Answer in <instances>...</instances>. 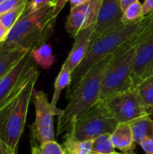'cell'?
I'll use <instances>...</instances> for the list:
<instances>
[{
  "label": "cell",
  "instance_id": "cell-1",
  "mask_svg": "<svg viewBox=\"0 0 153 154\" xmlns=\"http://www.w3.org/2000/svg\"><path fill=\"white\" fill-rule=\"evenodd\" d=\"M115 53L96 64L83 78L71 95L67 97L69 103L58 116L57 134L69 133L74 122L98 100L104 76L114 59Z\"/></svg>",
  "mask_w": 153,
  "mask_h": 154
},
{
  "label": "cell",
  "instance_id": "cell-2",
  "mask_svg": "<svg viewBox=\"0 0 153 154\" xmlns=\"http://www.w3.org/2000/svg\"><path fill=\"white\" fill-rule=\"evenodd\" d=\"M149 19L150 14L145 16L144 19L138 23L122 24L96 40L91 39L90 46L85 59L72 73L71 84L67 89L66 98L71 95L83 78L96 64L115 53L123 44L133 38L148 23Z\"/></svg>",
  "mask_w": 153,
  "mask_h": 154
},
{
  "label": "cell",
  "instance_id": "cell-3",
  "mask_svg": "<svg viewBox=\"0 0 153 154\" xmlns=\"http://www.w3.org/2000/svg\"><path fill=\"white\" fill-rule=\"evenodd\" d=\"M53 11L54 3L51 0L40 10L24 14L9 31L4 42L27 51H32L46 43L51 37L56 23L57 17L54 16Z\"/></svg>",
  "mask_w": 153,
  "mask_h": 154
},
{
  "label": "cell",
  "instance_id": "cell-4",
  "mask_svg": "<svg viewBox=\"0 0 153 154\" xmlns=\"http://www.w3.org/2000/svg\"><path fill=\"white\" fill-rule=\"evenodd\" d=\"M38 77L37 70L22 90L0 108V138L12 154H17L18 143L25 127L27 113Z\"/></svg>",
  "mask_w": 153,
  "mask_h": 154
},
{
  "label": "cell",
  "instance_id": "cell-5",
  "mask_svg": "<svg viewBox=\"0 0 153 154\" xmlns=\"http://www.w3.org/2000/svg\"><path fill=\"white\" fill-rule=\"evenodd\" d=\"M118 124L104 102L98 100L74 122L66 137L78 141L95 140L105 134H112Z\"/></svg>",
  "mask_w": 153,
  "mask_h": 154
},
{
  "label": "cell",
  "instance_id": "cell-6",
  "mask_svg": "<svg viewBox=\"0 0 153 154\" xmlns=\"http://www.w3.org/2000/svg\"><path fill=\"white\" fill-rule=\"evenodd\" d=\"M33 103L35 107V120L30 125L32 142L39 146L46 142L54 141V116H59L62 109L54 108L49 102L46 93L41 90L33 91Z\"/></svg>",
  "mask_w": 153,
  "mask_h": 154
},
{
  "label": "cell",
  "instance_id": "cell-7",
  "mask_svg": "<svg viewBox=\"0 0 153 154\" xmlns=\"http://www.w3.org/2000/svg\"><path fill=\"white\" fill-rule=\"evenodd\" d=\"M102 101L119 124H129L135 119L151 115L150 109L146 108L139 99L136 88L114 94Z\"/></svg>",
  "mask_w": 153,
  "mask_h": 154
},
{
  "label": "cell",
  "instance_id": "cell-8",
  "mask_svg": "<svg viewBox=\"0 0 153 154\" xmlns=\"http://www.w3.org/2000/svg\"><path fill=\"white\" fill-rule=\"evenodd\" d=\"M37 70L32 51H29L0 79V108L22 90Z\"/></svg>",
  "mask_w": 153,
  "mask_h": 154
},
{
  "label": "cell",
  "instance_id": "cell-9",
  "mask_svg": "<svg viewBox=\"0 0 153 154\" xmlns=\"http://www.w3.org/2000/svg\"><path fill=\"white\" fill-rule=\"evenodd\" d=\"M102 0H91L84 5L70 8L66 21V30L73 38L82 30L95 26Z\"/></svg>",
  "mask_w": 153,
  "mask_h": 154
},
{
  "label": "cell",
  "instance_id": "cell-10",
  "mask_svg": "<svg viewBox=\"0 0 153 154\" xmlns=\"http://www.w3.org/2000/svg\"><path fill=\"white\" fill-rule=\"evenodd\" d=\"M123 15L120 0H102L91 39L96 40L124 24Z\"/></svg>",
  "mask_w": 153,
  "mask_h": 154
},
{
  "label": "cell",
  "instance_id": "cell-11",
  "mask_svg": "<svg viewBox=\"0 0 153 154\" xmlns=\"http://www.w3.org/2000/svg\"><path fill=\"white\" fill-rule=\"evenodd\" d=\"M153 76V32L138 46L132 70L133 88L149 77Z\"/></svg>",
  "mask_w": 153,
  "mask_h": 154
},
{
  "label": "cell",
  "instance_id": "cell-12",
  "mask_svg": "<svg viewBox=\"0 0 153 154\" xmlns=\"http://www.w3.org/2000/svg\"><path fill=\"white\" fill-rule=\"evenodd\" d=\"M93 32L94 26L80 31L74 37V43L72 49L69 53V56L67 57L66 60L64 61L62 67L68 69L72 73L75 71V69L83 61L87 53Z\"/></svg>",
  "mask_w": 153,
  "mask_h": 154
},
{
  "label": "cell",
  "instance_id": "cell-13",
  "mask_svg": "<svg viewBox=\"0 0 153 154\" xmlns=\"http://www.w3.org/2000/svg\"><path fill=\"white\" fill-rule=\"evenodd\" d=\"M29 51L5 42L0 44V79Z\"/></svg>",
  "mask_w": 153,
  "mask_h": 154
},
{
  "label": "cell",
  "instance_id": "cell-14",
  "mask_svg": "<svg viewBox=\"0 0 153 154\" xmlns=\"http://www.w3.org/2000/svg\"><path fill=\"white\" fill-rule=\"evenodd\" d=\"M111 139L115 149H118L124 153H132L135 148L133 134L130 124L121 123L111 134Z\"/></svg>",
  "mask_w": 153,
  "mask_h": 154
},
{
  "label": "cell",
  "instance_id": "cell-15",
  "mask_svg": "<svg viewBox=\"0 0 153 154\" xmlns=\"http://www.w3.org/2000/svg\"><path fill=\"white\" fill-rule=\"evenodd\" d=\"M133 134L134 143L139 144L144 139L153 140V119L151 116H143L129 123Z\"/></svg>",
  "mask_w": 153,
  "mask_h": 154
},
{
  "label": "cell",
  "instance_id": "cell-16",
  "mask_svg": "<svg viewBox=\"0 0 153 154\" xmlns=\"http://www.w3.org/2000/svg\"><path fill=\"white\" fill-rule=\"evenodd\" d=\"M32 57L43 69H50L55 62V55L53 54L52 47L49 43H44L32 51Z\"/></svg>",
  "mask_w": 153,
  "mask_h": 154
},
{
  "label": "cell",
  "instance_id": "cell-17",
  "mask_svg": "<svg viewBox=\"0 0 153 154\" xmlns=\"http://www.w3.org/2000/svg\"><path fill=\"white\" fill-rule=\"evenodd\" d=\"M71 79H72V72L70 70H69L68 69L61 67L60 71L59 72V74L55 79V82H54V92H53L51 102H50L51 106L54 108H58L57 103L60 99V94L64 88H69L70 86Z\"/></svg>",
  "mask_w": 153,
  "mask_h": 154
},
{
  "label": "cell",
  "instance_id": "cell-18",
  "mask_svg": "<svg viewBox=\"0 0 153 154\" xmlns=\"http://www.w3.org/2000/svg\"><path fill=\"white\" fill-rule=\"evenodd\" d=\"M94 140L78 141L65 137L62 147L66 154H92Z\"/></svg>",
  "mask_w": 153,
  "mask_h": 154
},
{
  "label": "cell",
  "instance_id": "cell-19",
  "mask_svg": "<svg viewBox=\"0 0 153 154\" xmlns=\"http://www.w3.org/2000/svg\"><path fill=\"white\" fill-rule=\"evenodd\" d=\"M136 91L142 104L148 109H153V76L140 83Z\"/></svg>",
  "mask_w": 153,
  "mask_h": 154
},
{
  "label": "cell",
  "instance_id": "cell-20",
  "mask_svg": "<svg viewBox=\"0 0 153 154\" xmlns=\"http://www.w3.org/2000/svg\"><path fill=\"white\" fill-rule=\"evenodd\" d=\"M142 4L137 0L132 5H130L124 11L123 15V23L124 24H134L140 23L144 19Z\"/></svg>",
  "mask_w": 153,
  "mask_h": 154
},
{
  "label": "cell",
  "instance_id": "cell-21",
  "mask_svg": "<svg viewBox=\"0 0 153 154\" xmlns=\"http://www.w3.org/2000/svg\"><path fill=\"white\" fill-rule=\"evenodd\" d=\"M115 148L113 144L111 134H105L94 140L92 153L96 154H113L115 153Z\"/></svg>",
  "mask_w": 153,
  "mask_h": 154
},
{
  "label": "cell",
  "instance_id": "cell-22",
  "mask_svg": "<svg viewBox=\"0 0 153 154\" xmlns=\"http://www.w3.org/2000/svg\"><path fill=\"white\" fill-rule=\"evenodd\" d=\"M28 4L23 5L21 6H18L11 11H8L5 14H0V22L8 30L10 31L15 23L20 20V18L24 14Z\"/></svg>",
  "mask_w": 153,
  "mask_h": 154
},
{
  "label": "cell",
  "instance_id": "cell-23",
  "mask_svg": "<svg viewBox=\"0 0 153 154\" xmlns=\"http://www.w3.org/2000/svg\"><path fill=\"white\" fill-rule=\"evenodd\" d=\"M40 154H66L62 145L59 144L55 140L46 142L39 146Z\"/></svg>",
  "mask_w": 153,
  "mask_h": 154
},
{
  "label": "cell",
  "instance_id": "cell-24",
  "mask_svg": "<svg viewBox=\"0 0 153 154\" xmlns=\"http://www.w3.org/2000/svg\"><path fill=\"white\" fill-rule=\"evenodd\" d=\"M28 0H5L0 3V14L11 11L18 6L28 4Z\"/></svg>",
  "mask_w": 153,
  "mask_h": 154
},
{
  "label": "cell",
  "instance_id": "cell-25",
  "mask_svg": "<svg viewBox=\"0 0 153 154\" xmlns=\"http://www.w3.org/2000/svg\"><path fill=\"white\" fill-rule=\"evenodd\" d=\"M50 2L51 0H31L28 3L26 11L24 14H31V13L36 12L41 9L42 7H44L45 5H47Z\"/></svg>",
  "mask_w": 153,
  "mask_h": 154
},
{
  "label": "cell",
  "instance_id": "cell-26",
  "mask_svg": "<svg viewBox=\"0 0 153 154\" xmlns=\"http://www.w3.org/2000/svg\"><path fill=\"white\" fill-rule=\"evenodd\" d=\"M140 146L145 152V154H153V140L152 139H144L140 143Z\"/></svg>",
  "mask_w": 153,
  "mask_h": 154
},
{
  "label": "cell",
  "instance_id": "cell-27",
  "mask_svg": "<svg viewBox=\"0 0 153 154\" xmlns=\"http://www.w3.org/2000/svg\"><path fill=\"white\" fill-rule=\"evenodd\" d=\"M69 0H53L54 3V11H53V14L55 17H57L59 15V14L61 12V10L64 8L66 3Z\"/></svg>",
  "mask_w": 153,
  "mask_h": 154
},
{
  "label": "cell",
  "instance_id": "cell-28",
  "mask_svg": "<svg viewBox=\"0 0 153 154\" xmlns=\"http://www.w3.org/2000/svg\"><path fill=\"white\" fill-rule=\"evenodd\" d=\"M142 10L144 16H147L153 13V0H144L142 4Z\"/></svg>",
  "mask_w": 153,
  "mask_h": 154
},
{
  "label": "cell",
  "instance_id": "cell-29",
  "mask_svg": "<svg viewBox=\"0 0 153 154\" xmlns=\"http://www.w3.org/2000/svg\"><path fill=\"white\" fill-rule=\"evenodd\" d=\"M8 33H9V31L0 22V44L3 43L6 40V37H7Z\"/></svg>",
  "mask_w": 153,
  "mask_h": 154
},
{
  "label": "cell",
  "instance_id": "cell-30",
  "mask_svg": "<svg viewBox=\"0 0 153 154\" xmlns=\"http://www.w3.org/2000/svg\"><path fill=\"white\" fill-rule=\"evenodd\" d=\"M89 1H91V0H69V2L70 4V8H74V7H77L78 5H84Z\"/></svg>",
  "mask_w": 153,
  "mask_h": 154
},
{
  "label": "cell",
  "instance_id": "cell-31",
  "mask_svg": "<svg viewBox=\"0 0 153 154\" xmlns=\"http://www.w3.org/2000/svg\"><path fill=\"white\" fill-rule=\"evenodd\" d=\"M0 154H12L6 144L0 138Z\"/></svg>",
  "mask_w": 153,
  "mask_h": 154
},
{
  "label": "cell",
  "instance_id": "cell-32",
  "mask_svg": "<svg viewBox=\"0 0 153 154\" xmlns=\"http://www.w3.org/2000/svg\"><path fill=\"white\" fill-rule=\"evenodd\" d=\"M135 1H137V0H120L121 6H122L123 11H124L130 5H132V4L134 3Z\"/></svg>",
  "mask_w": 153,
  "mask_h": 154
},
{
  "label": "cell",
  "instance_id": "cell-33",
  "mask_svg": "<svg viewBox=\"0 0 153 154\" xmlns=\"http://www.w3.org/2000/svg\"><path fill=\"white\" fill-rule=\"evenodd\" d=\"M31 154H40V148L37 143L32 142V152Z\"/></svg>",
  "mask_w": 153,
  "mask_h": 154
},
{
  "label": "cell",
  "instance_id": "cell-34",
  "mask_svg": "<svg viewBox=\"0 0 153 154\" xmlns=\"http://www.w3.org/2000/svg\"><path fill=\"white\" fill-rule=\"evenodd\" d=\"M92 154H96V153H92ZM113 154H129V153H119V152H115V153H113Z\"/></svg>",
  "mask_w": 153,
  "mask_h": 154
},
{
  "label": "cell",
  "instance_id": "cell-35",
  "mask_svg": "<svg viewBox=\"0 0 153 154\" xmlns=\"http://www.w3.org/2000/svg\"><path fill=\"white\" fill-rule=\"evenodd\" d=\"M4 1H5V0H0V3H2V2H4Z\"/></svg>",
  "mask_w": 153,
  "mask_h": 154
},
{
  "label": "cell",
  "instance_id": "cell-36",
  "mask_svg": "<svg viewBox=\"0 0 153 154\" xmlns=\"http://www.w3.org/2000/svg\"><path fill=\"white\" fill-rule=\"evenodd\" d=\"M130 154H135V153H133V152H132V153H130Z\"/></svg>",
  "mask_w": 153,
  "mask_h": 154
},
{
  "label": "cell",
  "instance_id": "cell-37",
  "mask_svg": "<svg viewBox=\"0 0 153 154\" xmlns=\"http://www.w3.org/2000/svg\"><path fill=\"white\" fill-rule=\"evenodd\" d=\"M152 14V15H153V13H152V14Z\"/></svg>",
  "mask_w": 153,
  "mask_h": 154
}]
</instances>
